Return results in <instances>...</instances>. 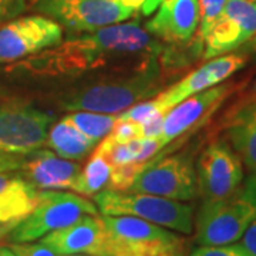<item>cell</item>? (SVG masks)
Instances as JSON below:
<instances>
[{
    "label": "cell",
    "mask_w": 256,
    "mask_h": 256,
    "mask_svg": "<svg viewBox=\"0 0 256 256\" xmlns=\"http://www.w3.org/2000/svg\"><path fill=\"white\" fill-rule=\"evenodd\" d=\"M160 43L138 23H117L43 50L10 70L33 76H77L111 66L142 67L160 53Z\"/></svg>",
    "instance_id": "cell-1"
},
{
    "label": "cell",
    "mask_w": 256,
    "mask_h": 256,
    "mask_svg": "<svg viewBox=\"0 0 256 256\" xmlns=\"http://www.w3.org/2000/svg\"><path fill=\"white\" fill-rule=\"evenodd\" d=\"M156 58L127 77L87 86L64 96L62 107L67 111H92L118 114L160 92L161 77Z\"/></svg>",
    "instance_id": "cell-2"
},
{
    "label": "cell",
    "mask_w": 256,
    "mask_h": 256,
    "mask_svg": "<svg viewBox=\"0 0 256 256\" xmlns=\"http://www.w3.org/2000/svg\"><path fill=\"white\" fill-rule=\"evenodd\" d=\"M256 220V174H250L228 196L204 201L195 220L200 245H228L242 239Z\"/></svg>",
    "instance_id": "cell-3"
},
{
    "label": "cell",
    "mask_w": 256,
    "mask_h": 256,
    "mask_svg": "<svg viewBox=\"0 0 256 256\" xmlns=\"http://www.w3.org/2000/svg\"><path fill=\"white\" fill-rule=\"evenodd\" d=\"M106 256H184V239L171 229L130 215H102Z\"/></svg>",
    "instance_id": "cell-4"
},
{
    "label": "cell",
    "mask_w": 256,
    "mask_h": 256,
    "mask_svg": "<svg viewBox=\"0 0 256 256\" xmlns=\"http://www.w3.org/2000/svg\"><path fill=\"white\" fill-rule=\"evenodd\" d=\"M102 215H130L181 234L194 230V206L151 194L102 190L94 195Z\"/></svg>",
    "instance_id": "cell-5"
},
{
    "label": "cell",
    "mask_w": 256,
    "mask_h": 256,
    "mask_svg": "<svg viewBox=\"0 0 256 256\" xmlns=\"http://www.w3.org/2000/svg\"><path fill=\"white\" fill-rule=\"evenodd\" d=\"M84 215H98V208L80 194L56 190L40 191L37 206L10 232V240L13 244L33 242L72 225Z\"/></svg>",
    "instance_id": "cell-6"
},
{
    "label": "cell",
    "mask_w": 256,
    "mask_h": 256,
    "mask_svg": "<svg viewBox=\"0 0 256 256\" xmlns=\"http://www.w3.org/2000/svg\"><path fill=\"white\" fill-rule=\"evenodd\" d=\"M32 9L74 32H96L134 16L122 0H28Z\"/></svg>",
    "instance_id": "cell-7"
},
{
    "label": "cell",
    "mask_w": 256,
    "mask_h": 256,
    "mask_svg": "<svg viewBox=\"0 0 256 256\" xmlns=\"http://www.w3.org/2000/svg\"><path fill=\"white\" fill-rule=\"evenodd\" d=\"M63 30L43 14L23 16L0 28V63H14L62 43Z\"/></svg>",
    "instance_id": "cell-8"
},
{
    "label": "cell",
    "mask_w": 256,
    "mask_h": 256,
    "mask_svg": "<svg viewBox=\"0 0 256 256\" xmlns=\"http://www.w3.org/2000/svg\"><path fill=\"white\" fill-rule=\"evenodd\" d=\"M128 191L151 194L175 201H191L198 195L196 171L186 154L166 156L158 162L150 161Z\"/></svg>",
    "instance_id": "cell-9"
},
{
    "label": "cell",
    "mask_w": 256,
    "mask_h": 256,
    "mask_svg": "<svg viewBox=\"0 0 256 256\" xmlns=\"http://www.w3.org/2000/svg\"><path fill=\"white\" fill-rule=\"evenodd\" d=\"M53 117L28 104H0V151L28 156L46 144Z\"/></svg>",
    "instance_id": "cell-10"
},
{
    "label": "cell",
    "mask_w": 256,
    "mask_h": 256,
    "mask_svg": "<svg viewBox=\"0 0 256 256\" xmlns=\"http://www.w3.org/2000/svg\"><path fill=\"white\" fill-rule=\"evenodd\" d=\"M244 180V162L229 142L218 140L202 151L196 164V184L204 201L228 196Z\"/></svg>",
    "instance_id": "cell-11"
},
{
    "label": "cell",
    "mask_w": 256,
    "mask_h": 256,
    "mask_svg": "<svg viewBox=\"0 0 256 256\" xmlns=\"http://www.w3.org/2000/svg\"><path fill=\"white\" fill-rule=\"evenodd\" d=\"M256 36L255 0H228L204 40V58L228 54Z\"/></svg>",
    "instance_id": "cell-12"
},
{
    "label": "cell",
    "mask_w": 256,
    "mask_h": 256,
    "mask_svg": "<svg viewBox=\"0 0 256 256\" xmlns=\"http://www.w3.org/2000/svg\"><path fill=\"white\" fill-rule=\"evenodd\" d=\"M245 64L246 57L242 54L228 53L214 57L195 72L185 76L182 80L160 92L154 100L160 110L166 114L172 107L185 98L228 80L232 74L240 70Z\"/></svg>",
    "instance_id": "cell-13"
},
{
    "label": "cell",
    "mask_w": 256,
    "mask_h": 256,
    "mask_svg": "<svg viewBox=\"0 0 256 256\" xmlns=\"http://www.w3.org/2000/svg\"><path fill=\"white\" fill-rule=\"evenodd\" d=\"M230 88V84H218L205 92L194 94L172 107L164 116L162 132L158 138L161 146H168L175 138L201 126L228 97Z\"/></svg>",
    "instance_id": "cell-14"
},
{
    "label": "cell",
    "mask_w": 256,
    "mask_h": 256,
    "mask_svg": "<svg viewBox=\"0 0 256 256\" xmlns=\"http://www.w3.org/2000/svg\"><path fill=\"white\" fill-rule=\"evenodd\" d=\"M40 242L58 255L106 256L107 232L102 216L84 215L72 225L50 232Z\"/></svg>",
    "instance_id": "cell-15"
},
{
    "label": "cell",
    "mask_w": 256,
    "mask_h": 256,
    "mask_svg": "<svg viewBox=\"0 0 256 256\" xmlns=\"http://www.w3.org/2000/svg\"><path fill=\"white\" fill-rule=\"evenodd\" d=\"M22 175L40 191L74 190L82 166L72 160L62 158L53 151L36 150L24 156Z\"/></svg>",
    "instance_id": "cell-16"
},
{
    "label": "cell",
    "mask_w": 256,
    "mask_h": 256,
    "mask_svg": "<svg viewBox=\"0 0 256 256\" xmlns=\"http://www.w3.org/2000/svg\"><path fill=\"white\" fill-rule=\"evenodd\" d=\"M200 24V0H164L146 32L171 43L191 40Z\"/></svg>",
    "instance_id": "cell-17"
},
{
    "label": "cell",
    "mask_w": 256,
    "mask_h": 256,
    "mask_svg": "<svg viewBox=\"0 0 256 256\" xmlns=\"http://www.w3.org/2000/svg\"><path fill=\"white\" fill-rule=\"evenodd\" d=\"M40 190L33 186L22 174H0V225L18 226L34 210Z\"/></svg>",
    "instance_id": "cell-18"
},
{
    "label": "cell",
    "mask_w": 256,
    "mask_h": 256,
    "mask_svg": "<svg viewBox=\"0 0 256 256\" xmlns=\"http://www.w3.org/2000/svg\"><path fill=\"white\" fill-rule=\"evenodd\" d=\"M226 136L250 174H256V102L242 107L234 116Z\"/></svg>",
    "instance_id": "cell-19"
},
{
    "label": "cell",
    "mask_w": 256,
    "mask_h": 256,
    "mask_svg": "<svg viewBox=\"0 0 256 256\" xmlns=\"http://www.w3.org/2000/svg\"><path fill=\"white\" fill-rule=\"evenodd\" d=\"M46 144L58 156L76 161L88 156L97 142L86 137L78 128L63 117L48 131Z\"/></svg>",
    "instance_id": "cell-20"
},
{
    "label": "cell",
    "mask_w": 256,
    "mask_h": 256,
    "mask_svg": "<svg viewBox=\"0 0 256 256\" xmlns=\"http://www.w3.org/2000/svg\"><path fill=\"white\" fill-rule=\"evenodd\" d=\"M112 165L100 152L94 151L88 162L82 168L74 185V192L82 196H94L102 190L108 188Z\"/></svg>",
    "instance_id": "cell-21"
},
{
    "label": "cell",
    "mask_w": 256,
    "mask_h": 256,
    "mask_svg": "<svg viewBox=\"0 0 256 256\" xmlns=\"http://www.w3.org/2000/svg\"><path fill=\"white\" fill-rule=\"evenodd\" d=\"M74 127L78 128L86 137L98 142L111 132L117 122V114H104L92 111H72L66 116Z\"/></svg>",
    "instance_id": "cell-22"
},
{
    "label": "cell",
    "mask_w": 256,
    "mask_h": 256,
    "mask_svg": "<svg viewBox=\"0 0 256 256\" xmlns=\"http://www.w3.org/2000/svg\"><path fill=\"white\" fill-rule=\"evenodd\" d=\"M150 164L146 162H130V164L112 165L111 170V178L108 188L107 190H114V191H128L130 186L137 180V176Z\"/></svg>",
    "instance_id": "cell-23"
},
{
    "label": "cell",
    "mask_w": 256,
    "mask_h": 256,
    "mask_svg": "<svg viewBox=\"0 0 256 256\" xmlns=\"http://www.w3.org/2000/svg\"><path fill=\"white\" fill-rule=\"evenodd\" d=\"M228 0H200V43L204 44L205 37L208 36L210 28L220 18V13L224 12V8Z\"/></svg>",
    "instance_id": "cell-24"
},
{
    "label": "cell",
    "mask_w": 256,
    "mask_h": 256,
    "mask_svg": "<svg viewBox=\"0 0 256 256\" xmlns=\"http://www.w3.org/2000/svg\"><path fill=\"white\" fill-rule=\"evenodd\" d=\"M190 256H252L242 244L228 245H201L194 249Z\"/></svg>",
    "instance_id": "cell-25"
},
{
    "label": "cell",
    "mask_w": 256,
    "mask_h": 256,
    "mask_svg": "<svg viewBox=\"0 0 256 256\" xmlns=\"http://www.w3.org/2000/svg\"><path fill=\"white\" fill-rule=\"evenodd\" d=\"M116 142H130L136 138L142 137L141 136V124L134 122V121H128V120H118L116 126L112 127L111 132L107 136Z\"/></svg>",
    "instance_id": "cell-26"
},
{
    "label": "cell",
    "mask_w": 256,
    "mask_h": 256,
    "mask_svg": "<svg viewBox=\"0 0 256 256\" xmlns=\"http://www.w3.org/2000/svg\"><path fill=\"white\" fill-rule=\"evenodd\" d=\"M10 248L13 249L16 256H60L52 248H48L42 242L40 244L20 242V244H12Z\"/></svg>",
    "instance_id": "cell-27"
},
{
    "label": "cell",
    "mask_w": 256,
    "mask_h": 256,
    "mask_svg": "<svg viewBox=\"0 0 256 256\" xmlns=\"http://www.w3.org/2000/svg\"><path fill=\"white\" fill-rule=\"evenodd\" d=\"M28 8V0H0V28L16 18Z\"/></svg>",
    "instance_id": "cell-28"
},
{
    "label": "cell",
    "mask_w": 256,
    "mask_h": 256,
    "mask_svg": "<svg viewBox=\"0 0 256 256\" xmlns=\"http://www.w3.org/2000/svg\"><path fill=\"white\" fill-rule=\"evenodd\" d=\"M26 156H18V154H9V152H2L0 151V174L2 172H12L18 171L23 165Z\"/></svg>",
    "instance_id": "cell-29"
},
{
    "label": "cell",
    "mask_w": 256,
    "mask_h": 256,
    "mask_svg": "<svg viewBox=\"0 0 256 256\" xmlns=\"http://www.w3.org/2000/svg\"><path fill=\"white\" fill-rule=\"evenodd\" d=\"M162 122H164V116H160L156 118L150 120L146 122L141 124V136L146 138H160L162 132Z\"/></svg>",
    "instance_id": "cell-30"
},
{
    "label": "cell",
    "mask_w": 256,
    "mask_h": 256,
    "mask_svg": "<svg viewBox=\"0 0 256 256\" xmlns=\"http://www.w3.org/2000/svg\"><path fill=\"white\" fill-rule=\"evenodd\" d=\"M240 244L246 248V250L252 256H256V220L250 224V226L244 234Z\"/></svg>",
    "instance_id": "cell-31"
},
{
    "label": "cell",
    "mask_w": 256,
    "mask_h": 256,
    "mask_svg": "<svg viewBox=\"0 0 256 256\" xmlns=\"http://www.w3.org/2000/svg\"><path fill=\"white\" fill-rule=\"evenodd\" d=\"M162 2H164V0H142L140 12H141L144 16H150V14H152V13L160 8V4H161Z\"/></svg>",
    "instance_id": "cell-32"
},
{
    "label": "cell",
    "mask_w": 256,
    "mask_h": 256,
    "mask_svg": "<svg viewBox=\"0 0 256 256\" xmlns=\"http://www.w3.org/2000/svg\"><path fill=\"white\" fill-rule=\"evenodd\" d=\"M14 228H16L14 225H0V240L4 238L8 234H10Z\"/></svg>",
    "instance_id": "cell-33"
},
{
    "label": "cell",
    "mask_w": 256,
    "mask_h": 256,
    "mask_svg": "<svg viewBox=\"0 0 256 256\" xmlns=\"http://www.w3.org/2000/svg\"><path fill=\"white\" fill-rule=\"evenodd\" d=\"M0 256H16L10 246H0Z\"/></svg>",
    "instance_id": "cell-34"
},
{
    "label": "cell",
    "mask_w": 256,
    "mask_h": 256,
    "mask_svg": "<svg viewBox=\"0 0 256 256\" xmlns=\"http://www.w3.org/2000/svg\"><path fill=\"white\" fill-rule=\"evenodd\" d=\"M60 256H90V255H80V254H77V255H60Z\"/></svg>",
    "instance_id": "cell-35"
},
{
    "label": "cell",
    "mask_w": 256,
    "mask_h": 256,
    "mask_svg": "<svg viewBox=\"0 0 256 256\" xmlns=\"http://www.w3.org/2000/svg\"><path fill=\"white\" fill-rule=\"evenodd\" d=\"M255 88H256V84H255Z\"/></svg>",
    "instance_id": "cell-36"
},
{
    "label": "cell",
    "mask_w": 256,
    "mask_h": 256,
    "mask_svg": "<svg viewBox=\"0 0 256 256\" xmlns=\"http://www.w3.org/2000/svg\"><path fill=\"white\" fill-rule=\"evenodd\" d=\"M255 2H256V0H255Z\"/></svg>",
    "instance_id": "cell-37"
}]
</instances>
